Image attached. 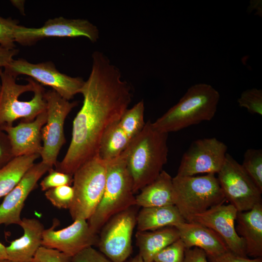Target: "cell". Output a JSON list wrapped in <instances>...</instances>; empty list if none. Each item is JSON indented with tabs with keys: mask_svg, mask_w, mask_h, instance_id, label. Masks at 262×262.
<instances>
[{
	"mask_svg": "<svg viewBox=\"0 0 262 262\" xmlns=\"http://www.w3.org/2000/svg\"><path fill=\"white\" fill-rule=\"evenodd\" d=\"M92 58L91 70L80 93L82 106L73 121L69 146L55 165L56 170L72 176L98 155L104 133L121 118L132 99L131 85L122 79L119 69L108 57L95 51Z\"/></svg>",
	"mask_w": 262,
	"mask_h": 262,
	"instance_id": "6da1fadb",
	"label": "cell"
},
{
	"mask_svg": "<svg viewBox=\"0 0 262 262\" xmlns=\"http://www.w3.org/2000/svg\"><path fill=\"white\" fill-rule=\"evenodd\" d=\"M168 133L148 120L123 152L133 181L134 194L159 176L167 161Z\"/></svg>",
	"mask_w": 262,
	"mask_h": 262,
	"instance_id": "7a4b0ae2",
	"label": "cell"
},
{
	"mask_svg": "<svg viewBox=\"0 0 262 262\" xmlns=\"http://www.w3.org/2000/svg\"><path fill=\"white\" fill-rule=\"evenodd\" d=\"M219 98V92L211 85L196 84L152 124L157 130L169 133L210 121L215 115Z\"/></svg>",
	"mask_w": 262,
	"mask_h": 262,
	"instance_id": "3957f363",
	"label": "cell"
},
{
	"mask_svg": "<svg viewBox=\"0 0 262 262\" xmlns=\"http://www.w3.org/2000/svg\"><path fill=\"white\" fill-rule=\"evenodd\" d=\"M16 78L0 68V127L12 126L17 119L30 122L47 109L45 89L31 78L19 84Z\"/></svg>",
	"mask_w": 262,
	"mask_h": 262,
	"instance_id": "277c9868",
	"label": "cell"
},
{
	"mask_svg": "<svg viewBox=\"0 0 262 262\" xmlns=\"http://www.w3.org/2000/svg\"><path fill=\"white\" fill-rule=\"evenodd\" d=\"M107 162L103 194L87 220L90 229L97 234L112 217L136 205L133 181L123 153Z\"/></svg>",
	"mask_w": 262,
	"mask_h": 262,
	"instance_id": "5b68a950",
	"label": "cell"
},
{
	"mask_svg": "<svg viewBox=\"0 0 262 262\" xmlns=\"http://www.w3.org/2000/svg\"><path fill=\"white\" fill-rule=\"evenodd\" d=\"M174 205L186 222L226 200L214 174L172 178Z\"/></svg>",
	"mask_w": 262,
	"mask_h": 262,
	"instance_id": "8992f818",
	"label": "cell"
},
{
	"mask_svg": "<svg viewBox=\"0 0 262 262\" xmlns=\"http://www.w3.org/2000/svg\"><path fill=\"white\" fill-rule=\"evenodd\" d=\"M107 163L98 155L84 163L73 174L74 197L69 209L73 220H87L98 207L104 190Z\"/></svg>",
	"mask_w": 262,
	"mask_h": 262,
	"instance_id": "52a82bcc",
	"label": "cell"
},
{
	"mask_svg": "<svg viewBox=\"0 0 262 262\" xmlns=\"http://www.w3.org/2000/svg\"><path fill=\"white\" fill-rule=\"evenodd\" d=\"M47 120L41 131L42 162L53 168L57 162L59 152L66 143L64 124L71 110L78 105L77 101L70 102L63 98L53 90L45 92Z\"/></svg>",
	"mask_w": 262,
	"mask_h": 262,
	"instance_id": "ba28073f",
	"label": "cell"
},
{
	"mask_svg": "<svg viewBox=\"0 0 262 262\" xmlns=\"http://www.w3.org/2000/svg\"><path fill=\"white\" fill-rule=\"evenodd\" d=\"M85 37L96 42L99 37L97 27L85 19H68L62 16L49 19L40 28L18 25L15 30V42L30 46L47 38Z\"/></svg>",
	"mask_w": 262,
	"mask_h": 262,
	"instance_id": "9c48e42d",
	"label": "cell"
},
{
	"mask_svg": "<svg viewBox=\"0 0 262 262\" xmlns=\"http://www.w3.org/2000/svg\"><path fill=\"white\" fill-rule=\"evenodd\" d=\"M217 178L226 200L238 212L249 211L262 203V192L241 164L228 153Z\"/></svg>",
	"mask_w": 262,
	"mask_h": 262,
	"instance_id": "30bf717a",
	"label": "cell"
},
{
	"mask_svg": "<svg viewBox=\"0 0 262 262\" xmlns=\"http://www.w3.org/2000/svg\"><path fill=\"white\" fill-rule=\"evenodd\" d=\"M3 69L16 78L20 75L28 76L41 85L50 87L67 100L81 93L85 82L81 77L60 72L51 61L33 64L19 58L13 59Z\"/></svg>",
	"mask_w": 262,
	"mask_h": 262,
	"instance_id": "8fae6325",
	"label": "cell"
},
{
	"mask_svg": "<svg viewBox=\"0 0 262 262\" xmlns=\"http://www.w3.org/2000/svg\"><path fill=\"white\" fill-rule=\"evenodd\" d=\"M136 217L131 207L112 217L102 228L98 245L100 252L112 262H124L131 254Z\"/></svg>",
	"mask_w": 262,
	"mask_h": 262,
	"instance_id": "7c38bea8",
	"label": "cell"
},
{
	"mask_svg": "<svg viewBox=\"0 0 262 262\" xmlns=\"http://www.w3.org/2000/svg\"><path fill=\"white\" fill-rule=\"evenodd\" d=\"M227 148L224 143L215 137L193 141L183 154L176 175L217 174L224 163Z\"/></svg>",
	"mask_w": 262,
	"mask_h": 262,
	"instance_id": "4fadbf2b",
	"label": "cell"
},
{
	"mask_svg": "<svg viewBox=\"0 0 262 262\" xmlns=\"http://www.w3.org/2000/svg\"><path fill=\"white\" fill-rule=\"evenodd\" d=\"M54 222L51 227L45 229L42 246L58 250L72 257L89 246L98 245V237L90 228L87 220L78 219L68 227L59 230Z\"/></svg>",
	"mask_w": 262,
	"mask_h": 262,
	"instance_id": "5bb4252c",
	"label": "cell"
},
{
	"mask_svg": "<svg viewBox=\"0 0 262 262\" xmlns=\"http://www.w3.org/2000/svg\"><path fill=\"white\" fill-rule=\"evenodd\" d=\"M237 213L231 204L222 203L193 216L189 222H196L212 229L222 239L229 251L247 257L245 243L235 229Z\"/></svg>",
	"mask_w": 262,
	"mask_h": 262,
	"instance_id": "9a60e30c",
	"label": "cell"
},
{
	"mask_svg": "<svg viewBox=\"0 0 262 262\" xmlns=\"http://www.w3.org/2000/svg\"><path fill=\"white\" fill-rule=\"evenodd\" d=\"M53 168L43 162L34 164L17 184L4 196L0 205V224L19 225L24 203L41 178Z\"/></svg>",
	"mask_w": 262,
	"mask_h": 262,
	"instance_id": "2e32d148",
	"label": "cell"
},
{
	"mask_svg": "<svg viewBox=\"0 0 262 262\" xmlns=\"http://www.w3.org/2000/svg\"><path fill=\"white\" fill-rule=\"evenodd\" d=\"M47 120L46 110L32 121H21L15 126L0 127L9 138L15 157L35 154L40 155L42 150L41 131Z\"/></svg>",
	"mask_w": 262,
	"mask_h": 262,
	"instance_id": "e0dca14e",
	"label": "cell"
},
{
	"mask_svg": "<svg viewBox=\"0 0 262 262\" xmlns=\"http://www.w3.org/2000/svg\"><path fill=\"white\" fill-rule=\"evenodd\" d=\"M19 226L23 234L6 246L7 259L12 262H31L39 248L42 246L45 228L37 219L23 218Z\"/></svg>",
	"mask_w": 262,
	"mask_h": 262,
	"instance_id": "ac0fdd59",
	"label": "cell"
},
{
	"mask_svg": "<svg viewBox=\"0 0 262 262\" xmlns=\"http://www.w3.org/2000/svg\"><path fill=\"white\" fill-rule=\"evenodd\" d=\"M186 249L197 247L207 255H217L229 251L222 239L213 230L200 224L184 222L176 227Z\"/></svg>",
	"mask_w": 262,
	"mask_h": 262,
	"instance_id": "d6986e66",
	"label": "cell"
},
{
	"mask_svg": "<svg viewBox=\"0 0 262 262\" xmlns=\"http://www.w3.org/2000/svg\"><path fill=\"white\" fill-rule=\"evenodd\" d=\"M236 231L245 243L247 256L262 257V203L251 210L238 212Z\"/></svg>",
	"mask_w": 262,
	"mask_h": 262,
	"instance_id": "ffe728a7",
	"label": "cell"
},
{
	"mask_svg": "<svg viewBox=\"0 0 262 262\" xmlns=\"http://www.w3.org/2000/svg\"><path fill=\"white\" fill-rule=\"evenodd\" d=\"M172 178L162 170L155 180L140 190L135 196L136 205L142 208L175 205Z\"/></svg>",
	"mask_w": 262,
	"mask_h": 262,
	"instance_id": "44dd1931",
	"label": "cell"
},
{
	"mask_svg": "<svg viewBox=\"0 0 262 262\" xmlns=\"http://www.w3.org/2000/svg\"><path fill=\"white\" fill-rule=\"evenodd\" d=\"M136 245L144 262H153L160 251L180 239L175 227H167L150 231H138L135 235Z\"/></svg>",
	"mask_w": 262,
	"mask_h": 262,
	"instance_id": "7402d4cb",
	"label": "cell"
},
{
	"mask_svg": "<svg viewBox=\"0 0 262 262\" xmlns=\"http://www.w3.org/2000/svg\"><path fill=\"white\" fill-rule=\"evenodd\" d=\"M185 222L175 205L142 208L137 214L138 231H152L176 227Z\"/></svg>",
	"mask_w": 262,
	"mask_h": 262,
	"instance_id": "603a6c76",
	"label": "cell"
},
{
	"mask_svg": "<svg viewBox=\"0 0 262 262\" xmlns=\"http://www.w3.org/2000/svg\"><path fill=\"white\" fill-rule=\"evenodd\" d=\"M118 120L106 130L101 138L98 155L104 160L109 161L118 156L133 139Z\"/></svg>",
	"mask_w": 262,
	"mask_h": 262,
	"instance_id": "cb8c5ba5",
	"label": "cell"
},
{
	"mask_svg": "<svg viewBox=\"0 0 262 262\" xmlns=\"http://www.w3.org/2000/svg\"><path fill=\"white\" fill-rule=\"evenodd\" d=\"M40 157L37 154L16 157L0 168V198L7 195L17 184Z\"/></svg>",
	"mask_w": 262,
	"mask_h": 262,
	"instance_id": "d4e9b609",
	"label": "cell"
},
{
	"mask_svg": "<svg viewBox=\"0 0 262 262\" xmlns=\"http://www.w3.org/2000/svg\"><path fill=\"white\" fill-rule=\"evenodd\" d=\"M242 167L262 192V150L248 148L244 154Z\"/></svg>",
	"mask_w": 262,
	"mask_h": 262,
	"instance_id": "484cf974",
	"label": "cell"
},
{
	"mask_svg": "<svg viewBox=\"0 0 262 262\" xmlns=\"http://www.w3.org/2000/svg\"><path fill=\"white\" fill-rule=\"evenodd\" d=\"M45 196L54 207L69 210L73 200L74 190L71 185L61 186L47 190Z\"/></svg>",
	"mask_w": 262,
	"mask_h": 262,
	"instance_id": "4316f807",
	"label": "cell"
},
{
	"mask_svg": "<svg viewBox=\"0 0 262 262\" xmlns=\"http://www.w3.org/2000/svg\"><path fill=\"white\" fill-rule=\"evenodd\" d=\"M237 102L251 114L262 115V90L253 88L243 91Z\"/></svg>",
	"mask_w": 262,
	"mask_h": 262,
	"instance_id": "83f0119b",
	"label": "cell"
},
{
	"mask_svg": "<svg viewBox=\"0 0 262 262\" xmlns=\"http://www.w3.org/2000/svg\"><path fill=\"white\" fill-rule=\"evenodd\" d=\"M185 246L180 239L167 246L154 257L153 262H184Z\"/></svg>",
	"mask_w": 262,
	"mask_h": 262,
	"instance_id": "f1b7e54d",
	"label": "cell"
},
{
	"mask_svg": "<svg viewBox=\"0 0 262 262\" xmlns=\"http://www.w3.org/2000/svg\"><path fill=\"white\" fill-rule=\"evenodd\" d=\"M18 24L16 19L0 16V46L8 49L16 48L15 30Z\"/></svg>",
	"mask_w": 262,
	"mask_h": 262,
	"instance_id": "f546056e",
	"label": "cell"
},
{
	"mask_svg": "<svg viewBox=\"0 0 262 262\" xmlns=\"http://www.w3.org/2000/svg\"><path fill=\"white\" fill-rule=\"evenodd\" d=\"M73 183V176L61 172L53 168L49 171V174L41 181V189L43 191L63 185H71Z\"/></svg>",
	"mask_w": 262,
	"mask_h": 262,
	"instance_id": "4dcf8cb0",
	"label": "cell"
},
{
	"mask_svg": "<svg viewBox=\"0 0 262 262\" xmlns=\"http://www.w3.org/2000/svg\"><path fill=\"white\" fill-rule=\"evenodd\" d=\"M71 258L58 250L41 246L32 262H71Z\"/></svg>",
	"mask_w": 262,
	"mask_h": 262,
	"instance_id": "1f68e13d",
	"label": "cell"
},
{
	"mask_svg": "<svg viewBox=\"0 0 262 262\" xmlns=\"http://www.w3.org/2000/svg\"><path fill=\"white\" fill-rule=\"evenodd\" d=\"M71 262H112L101 252L89 246L71 258Z\"/></svg>",
	"mask_w": 262,
	"mask_h": 262,
	"instance_id": "d6a6232c",
	"label": "cell"
},
{
	"mask_svg": "<svg viewBox=\"0 0 262 262\" xmlns=\"http://www.w3.org/2000/svg\"><path fill=\"white\" fill-rule=\"evenodd\" d=\"M15 157L7 134L0 129V168L6 165Z\"/></svg>",
	"mask_w": 262,
	"mask_h": 262,
	"instance_id": "836d02e7",
	"label": "cell"
},
{
	"mask_svg": "<svg viewBox=\"0 0 262 262\" xmlns=\"http://www.w3.org/2000/svg\"><path fill=\"white\" fill-rule=\"evenodd\" d=\"M209 262H262V257L249 259L236 255L229 251L217 255H207Z\"/></svg>",
	"mask_w": 262,
	"mask_h": 262,
	"instance_id": "e575fe53",
	"label": "cell"
},
{
	"mask_svg": "<svg viewBox=\"0 0 262 262\" xmlns=\"http://www.w3.org/2000/svg\"><path fill=\"white\" fill-rule=\"evenodd\" d=\"M184 262H209L204 251L197 247L186 249Z\"/></svg>",
	"mask_w": 262,
	"mask_h": 262,
	"instance_id": "d590c367",
	"label": "cell"
},
{
	"mask_svg": "<svg viewBox=\"0 0 262 262\" xmlns=\"http://www.w3.org/2000/svg\"><path fill=\"white\" fill-rule=\"evenodd\" d=\"M18 52L19 50L16 48L8 49L0 46V68L8 65Z\"/></svg>",
	"mask_w": 262,
	"mask_h": 262,
	"instance_id": "8d00e7d4",
	"label": "cell"
},
{
	"mask_svg": "<svg viewBox=\"0 0 262 262\" xmlns=\"http://www.w3.org/2000/svg\"><path fill=\"white\" fill-rule=\"evenodd\" d=\"M11 2L20 11L21 14H24V0H11Z\"/></svg>",
	"mask_w": 262,
	"mask_h": 262,
	"instance_id": "74e56055",
	"label": "cell"
},
{
	"mask_svg": "<svg viewBox=\"0 0 262 262\" xmlns=\"http://www.w3.org/2000/svg\"><path fill=\"white\" fill-rule=\"evenodd\" d=\"M7 259L6 246L0 242V261Z\"/></svg>",
	"mask_w": 262,
	"mask_h": 262,
	"instance_id": "f35d334b",
	"label": "cell"
},
{
	"mask_svg": "<svg viewBox=\"0 0 262 262\" xmlns=\"http://www.w3.org/2000/svg\"><path fill=\"white\" fill-rule=\"evenodd\" d=\"M129 262H144V261L140 255L138 254Z\"/></svg>",
	"mask_w": 262,
	"mask_h": 262,
	"instance_id": "ab89813d",
	"label": "cell"
},
{
	"mask_svg": "<svg viewBox=\"0 0 262 262\" xmlns=\"http://www.w3.org/2000/svg\"><path fill=\"white\" fill-rule=\"evenodd\" d=\"M0 262H12L9 260H0Z\"/></svg>",
	"mask_w": 262,
	"mask_h": 262,
	"instance_id": "60d3db41",
	"label": "cell"
},
{
	"mask_svg": "<svg viewBox=\"0 0 262 262\" xmlns=\"http://www.w3.org/2000/svg\"></svg>",
	"mask_w": 262,
	"mask_h": 262,
	"instance_id": "b9f144b4",
	"label": "cell"
}]
</instances>
